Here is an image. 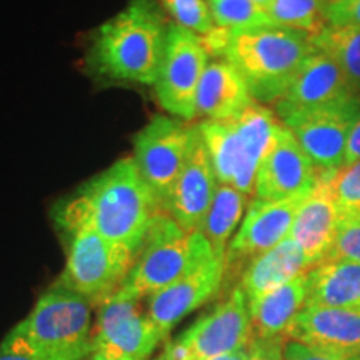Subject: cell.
<instances>
[{"label":"cell","mask_w":360,"mask_h":360,"mask_svg":"<svg viewBox=\"0 0 360 360\" xmlns=\"http://www.w3.org/2000/svg\"><path fill=\"white\" fill-rule=\"evenodd\" d=\"M204 40L209 53L224 57L238 72L259 103L281 101L305 60L317 52L310 35L281 25L219 27Z\"/></svg>","instance_id":"6da1fadb"},{"label":"cell","mask_w":360,"mask_h":360,"mask_svg":"<svg viewBox=\"0 0 360 360\" xmlns=\"http://www.w3.org/2000/svg\"><path fill=\"white\" fill-rule=\"evenodd\" d=\"M57 210L85 220L101 236L127 247L135 255L155 215L162 212L134 157H124L90 179Z\"/></svg>","instance_id":"7a4b0ae2"},{"label":"cell","mask_w":360,"mask_h":360,"mask_svg":"<svg viewBox=\"0 0 360 360\" xmlns=\"http://www.w3.org/2000/svg\"><path fill=\"white\" fill-rule=\"evenodd\" d=\"M169 25L157 0H130L122 12L98 27L90 49L94 69L115 80L154 85Z\"/></svg>","instance_id":"3957f363"},{"label":"cell","mask_w":360,"mask_h":360,"mask_svg":"<svg viewBox=\"0 0 360 360\" xmlns=\"http://www.w3.org/2000/svg\"><path fill=\"white\" fill-rule=\"evenodd\" d=\"M197 127L217 182L254 195L260 164L283 129L276 112L254 102L233 119L202 120Z\"/></svg>","instance_id":"277c9868"},{"label":"cell","mask_w":360,"mask_h":360,"mask_svg":"<svg viewBox=\"0 0 360 360\" xmlns=\"http://www.w3.org/2000/svg\"><path fill=\"white\" fill-rule=\"evenodd\" d=\"M53 217L67 244V264L58 283L98 307L122 287L137 255L82 219L60 210Z\"/></svg>","instance_id":"5b68a950"},{"label":"cell","mask_w":360,"mask_h":360,"mask_svg":"<svg viewBox=\"0 0 360 360\" xmlns=\"http://www.w3.org/2000/svg\"><path fill=\"white\" fill-rule=\"evenodd\" d=\"M17 327L37 360H82L94 352L92 305L58 282Z\"/></svg>","instance_id":"8992f818"},{"label":"cell","mask_w":360,"mask_h":360,"mask_svg":"<svg viewBox=\"0 0 360 360\" xmlns=\"http://www.w3.org/2000/svg\"><path fill=\"white\" fill-rule=\"evenodd\" d=\"M210 249L202 232L188 233L159 212L119 292L137 300L154 295L182 277Z\"/></svg>","instance_id":"52a82bcc"},{"label":"cell","mask_w":360,"mask_h":360,"mask_svg":"<svg viewBox=\"0 0 360 360\" xmlns=\"http://www.w3.org/2000/svg\"><path fill=\"white\" fill-rule=\"evenodd\" d=\"M195 135L197 125L155 115L134 137V162L160 210L186 167Z\"/></svg>","instance_id":"ba28073f"},{"label":"cell","mask_w":360,"mask_h":360,"mask_svg":"<svg viewBox=\"0 0 360 360\" xmlns=\"http://www.w3.org/2000/svg\"><path fill=\"white\" fill-rule=\"evenodd\" d=\"M204 37L170 22L159 77L154 84L160 107L175 119H195L197 90L209 65Z\"/></svg>","instance_id":"9c48e42d"},{"label":"cell","mask_w":360,"mask_h":360,"mask_svg":"<svg viewBox=\"0 0 360 360\" xmlns=\"http://www.w3.org/2000/svg\"><path fill=\"white\" fill-rule=\"evenodd\" d=\"M141 300L117 290L98 305L94 326V357L98 360H146L165 339L164 332L139 307Z\"/></svg>","instance_id":"30bf717a"},{"label":"cell","mask_w":360,"mask_h":360,"mask_svg":"<svg viewBox=\"0 0 360 360\" xmlns=\"http://www.w3.org/2000/svg\"><path fill=\"white\" fill-rule=\"evenodd\" d=\"M359 117L360 96H350L319 109L283 117L282 124L290 130L315 167L337 170L344 167L350 132Z\"/></svg>","instance_id":"8fae6325"},{"label":"cell","mask_w":360,"mask_h":360,"mask_svg":"<svg viewBox=\"0 0 360 360\" xmlns=\"http://www.w3.org/2000/svg\"><path fill=\"white\" fill-rule=\"evenodd\" d=\"M309 193L285 200L267 202L254 199L250 202L244 222L227 247L224 285H232L236 278H240L252 260L274 249L290 236L295 215Z\"/></svg>","instance_id":"7c38bea8"},{"label":"cell","mask_w":360,"mask_h":360,"mask_svg":"<svg viewBox=\"0 0 360 360\" xmlns=\"http://www.w3.org/2000/svg\"><path fill=\"white\" fill-rule=\"evenodd\" d=\"M175 342L191 360H209L247 347L250 342V314L244 290L233 287L222 302Z\"/></svg>","instance_id":"4fadbf2b"},{"label":"cell","mask_w":360,"mask_h":360,"mask_svg":"<svg viewBox=\"0 0 360 360\" xmlns=\"http://www.w3.org/2000/svg\"><path fill=\"white\" fill-rule=\"evenodd\" d=\"M224 260L207 250L182 277L148 297L147 315L165 335L175 323L222 290Z\"/></svg>","instance_id":"5bb4252c"},{"label":"cell","mask_w":360,"mask_h":360,"mask_svg":"<svg viewBox=\"0 0 360 360\" xmlns=\"http://www.w3.org/2000/svg\"><path fill=\"white\" fill-rule=\"evenodd\" d=\"M319 167L283 125L281 135L260 164L255 179V199L285 200L302 195L314 188Z\"/></svg>","instance_id":"9a60e30c"},{"label":"cell","mask_w":360,"mask_h":360,"mask_svg":"<svg viewBox=\"0 0 360 360\" xmlns=\"http://www.w3.org/2000/svg\"><path fill=\"white\" fill-rule=\"evenodd\" d=\"M217 186V177L197 127L195 141L186 167L162 207V212L174 219L186 232H200L205 215L212 205Z\"/></svg>","instance_id":"2e32d148"},{"label":"cell","mask_w":360,"mask_h":360,"mask_svg":"<svg viewBox=\"0 0 360 360\" xmlns=\"http://www.w3.org/2000/svg\"><path fill=\"white\" fill-rule=\"evenodd\" d=\"M287 339L345 359L360 357V312L305 305L287 330Z\"/></svg>","instance_id":"e0dca14e"},{"label":"cell","mask_w":360,"mask_h":360,"mask_svg":"<svg viewBox=\"0 0 360 360\" xmlns=\"http://www.w3.org/2000/svg\"><path fill=\"white\" fill-rule=\"evenodd\" d=\"M332 174L334 170L319 169L315 186L300 205L289 236L304 250L312 269L328 259L337 236L340 210L330 188Z\"/></svg>","instance_id":"ac0fdd59"},{"label":"cell","mask_w":360,"mask_h":360,"mask_svg":"<svg viewBox=\"0 0 360 360\" xmlns=\"http://www.w3.org/2000/svg\"><path fill=\"white\" fill-rule=\"evenodd\" d=\"M350 96L357 94L352 92L347 77L337 62L327 53L317 51L305 60L294 82L281 101L276 102L274 112L282 120L283 117L295 112L319 109L328 103L344 101Z\"/></svg>","instance_id":"d6986e66"},{"label":"cell","mask_w":360,"mask_h":360,"mask_svg":"<svg viewBox=\"0 0 360 360\" xmlns=\"http://www.w3.org/2000/svg\"><path fill=\"white\" fill-rule=\"evenodd\" d=\"M254 102L244 79L225 58L209 62L197 90L195 117L229 120L240 115Z\"/></svg>","instance_id":"ffe728a7"},{"label":"cell","mask_w":360,"mask_h":360,"mask_svg":"<svg viewBox=\"0 0 360 360\" xmlns=\"http://www.w3.org/2000/svg\"><path fill=\"white\" fill-rule=\"evenodd\" d=\"M307 272L292 278L277 289L250 300V339L287 337V330L297 314L307 302Z\"/></svg>","instance_id":"44dd1931"},{"label":"cell","mask_w":360,"mask_h":360,"mask_svg":"<svg viewBox=\"0 0 360 360\" xmlns=\"http://www.w3.org/2000/svg\"><path fill=\"white\" fill-rule=\"evenodd\" d=\"M312 265L294 238L287 237L281 244L259 255L247 265L237 283L247 297V302L265 292L277 289L292 278L309 272Z\"/></svg>","instance_id":"7402d4cb"},{"label":"cell","mask_w":360,"mask_h":360,"mask_svg":"<svg viewBox=\"0 0 360 360\" xmlns=\"http://www.w3.org/2000/svg\"><path fill=\"white\" fill-rule=\"evenodd\" d=\"M305 305L360 312V264L352 260H326L307 272Z\"/></svg>","instance_id":"603a6c76"},{"label":"cell","mask_w":360,"mask_h":360,"mask_svg":"<svg viewBox=\"0 0 360 360\" xmlns=\"http://www.w3.org/2000/svg\"><path fill=\"white\" fill-rule=\"evenodd\" d=\"M247 200L245 193L238 192L231 186L219 184L215 191L212 205L202 224V236L207 238L214 254L225 262L227 247L231 244L232 233L244 215Z\"/></svg>","instance_id":"cb8c5ba5"},{"label":"cell","mask_w":360,"mask_h":360,"mask_svg":"<svg viewBox=\"0 0 360 360\" xmlns=\"http://www.w3.org/2000/svg\"><path fill=\"white\" fill-rule=\"evenodd\" d=\"M312 42L337 62L354 94L360 96V25L328 24Z\"/></svg>","instance_id":"d4e9b609"},{"label":"cell","mask_w":360,"mask_h":360,"mask_svg":"<svg viewBox=\"0 0 360 360\" xmlns=\"http://www.w3.org/2000/svg\"><path fill=\"white\" fill-rule=\"evenodd\" d=\"M274 25L317 37L328 25L323 0H272L265 8Z\"/></svg>","instance_id":"484cf974"},{"label":"cell","mask_w":360,"mask_h":360,"mask_svg":"<svg viewBox=\"0 0 360 360\" xmlns=\"http://www.w3.org/2000/svg\"><path fill=\"white\" fill-rule=\"evenodd\" d=\"M157 2L162 11L172 17L174 24L200 37H209L219 29L210 4H207L205 0H157Z\"/></svg>","instance_id":"4316f807"},{"label":"cell","mask_w":360,"mask_h":360,"mask_svg":"<svg viewBox=\"0 0 360 360\" xmlns=\"http://www.w3.org/2000/svg\"><path fill=\"white\" fill-rule=\"evenodd\" d=\"M215 24L222 29H250V27L274 25L267 12L254 0H210Z\"/></svg>","instance_id":"83f0119b"},{"label":"cell","mask_w":360,"mask_h":360,"mask_svg":"<svg viewBox=\"0 0 360 360\" xmlns=\"http://www.w3.org/2000/svg\"><path fill=\"white\" fill-rule=\"evenodd\" d=\"M337 259L360 264V205L340 210L335 242L327 260Z\"/></svg>","instance_id":"f1b7e54d"},{"label":"cell","mask_w":360,"mask_h":360,"mask_svg":"<svg viewBox=\"0 0 360 360\" xmlns=\"http://www.w3.org/2000/svg\"><path fill=\"white\" fill-rule=\"evenodd\" d=\"M330 188L340 210L360 205V160L334 170Z\"/></svg>","instance_id":"f546056e"},{"label":"cell","mask_w":360,"mask_h":360,"mask_svg":"<svg viewBox=\"0 0 360 360\" xmlns=\"http://www.w3.org/2000/svg\"><path fill=\"white\" fill-rule=\"evenodd\" d=\"M327 22L332 25H360V0H323Z\"/></svg>","instance_id":"4dcf8cb0"},{"label":"cell","mask_w":360,"mask_h":360,"mask_svg":"<svg viewBox=\"0 0 360 360\" xmlns=\"http://www.w3.org/2000/svg\"><path fill=\"white\" fill-rule=\"evenodd\" d=\"M289 339L274 337V339H250L247 350L249 360H283V352Z\"/></svg>","instance_id":"1f68e13d"},{"label":"cell","mask_w":360,"mask_h":360,"mask_svg":"<svg viewBox=\"0 0 360 360\" xmlns=\"http://www.w3.org/2000/svg\"><path fill=\"white\" fill-rule=\"evenodd\" d=\"M0 360H37L17 326L0 344Z\"/></svg>","instance_id":"d6a6232c"},{"label":"cell","mask_w":360,"mask_h":360,"mask_svg":"<svg viewBox=\"0 0 360 360\" xmlns=\"http://www.w3.org/2000/svg\"><path fill=\"white\" fill-rule=\"evenodd\" d=\"M283 360H360L359 359H345L339 355L322 352V350L312 349L309 345L300 344V342L289 340L285 345V352H283Z\"/></svg>","instance_id":"836d02e7"},{"label":"cell","mask_w":360,"mask_h":360,"mask_svg":"<svg viewBox=\"0 0 360 360\" xmlns=\"http://www.w3.org/2000/svg\"><path fill=\"white\" fill-rule=\"evenodd\" d=\"M360 160V117L359 120L355 122L352 132H350L349 142H347V150H345V160H344V167L354 164V162Z\"/></svg>","instance_id":"e575fe53"},{"label":"cell","mask_w":360,"mask_h":360,"mask_svg":"<svg viewBox=\"0 0 360 360\" xmlns=\"http://www.w3.org/2000/svg\"><path fill=\"white\" fill-rule=\"evenodd\" d=\"M165 360H191L187 357V354L184 352L179 345H175L174 342H167V347L164 352Z\"/></svg>","instance_id":"d590c367"},{"label":"cell","mask_w":360,"mask_h":360,"mask_svg":"<svg viewBox=\"0 0 360 360\" xmlns=\"http://www.w3.org/2000/svg\"><path fill=\"white\" fill-rule=\"evenodd\" d=\"M245 355H247V347L237 350V352L219 355V357H214V359H209V360H244Z\"/></svg>","instance_id":"8d00e7d4"},{"label":"cell","mask_w":360,"mask_h":360,"mask_svg":"<svg viewBox=\"0 0 360 360\" xmlns=\"http://www.w3.org/2000/svg\"><path fill=\"white\" fill-rule=\"evenodd\" d=\"M254 2L257 4L260 8H264V11H265V8L270 6V2H272V0H254Z\"/></svg>","instance_id":"74e56055"},{"label":"cell","mask_w":360,"mask_h":360,"mask_svg":"<svg viewBox=\"0 0 360 360\" xmlns=\"http://www.w3.org/2000/svg\"><path fill=\"white\" fill-rule=\"evenodd\" d=\"M152 360H165V357H164V354H162L160 357H157V359H152Z\"/></svg>","instance_id":"f35d334b"},{"label":"cell","mask_w":360,"mask_h":360,"mask_svg":"<svg viewBox=\"0 0 360 360\" xmlns=\"http://www.w3.org/2000/svg\"><path fill=\"white\" fill-rule=\"evenodd\" d=\"M92 360H98V359H96V357H94V359H92Z\"/></svg>","instance_id":"ab89813d"}]
</instances>
